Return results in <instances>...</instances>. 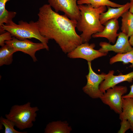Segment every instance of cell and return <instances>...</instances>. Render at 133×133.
Masks as SVG:
<instances>
[{
	"mask_svg": "<svg viewBox=\"0 0 133 133\" xmlns=\"http://www.w3.org/2000/svg\"><path fill=\"white\" fill-rule=\"evenodd\" d=\"M100 98L104 104L119 114L122 111V96L127 92L126 86H115L106 90Z\"/></svg>",
	"mask_w": 133,
	"mask_h": 133,
	"instance_id": "cell-5",
	"label": "cell"
},
{
	"mask_svg": "<svg viewBox=\"0 0 133 133\" xmlns=\"http://www.w3.org/2000/svg\"><path fill=\"white\" fill-rule=\"evenodd\" d=\"M107 10L101 13L100 15V20L101 24L103 25L111 19H118L121 17L125 12L129 11L130 7V2H127L119 7L113 8L107 6Z\"/></svg>",
	"mask_w": 133,
	"mask_h": 133,
	"instance_id": "cell-13",
	"label": "cell"
},
{
	"mask_svg": "<svg viewBox=\"0 0 133 133\" xmlns=\"http://www.w3.org/2000/svg\"><path fill=\"white\" fill-rule=\"evenodd\" d=\"M103 25L105 26L103 30L93 34L92 37L94 38H105L107 39L109 43H115L116 38L119 35V33H117L119 28L117 19H114L109 20Z\"/></svg>",
	"mask_w": 133,
	"mask_h": 133,
	"instance_id": "cell-12",
	"label": "cell"
},
{
	"mask_svg": "<svg viewBox=\"0 0 133 133\" xmlns=\"http://www.w3.org/2000/svg\"><path fill=\"white\" fill-rule=\"evenodd\" d=\"M13 36L10 33L7 31L0 34V46L1 47L4 46L5 44V42L6 41L11 40Z\"/></svg>",
	"mask_w": 133,
	"mask_h": 133,
	"instance_id": "cell-22",
	"label": "cell"
},
{
	"mask_svg": "<svg viewBox=\"0 0 133 133\" xmlns=\"http://www.w3.org/2000/svg\"><path fill=\"white\" fill-rule=\"evenodd\" d=\"M5 43L13 47L16 52L20 51L29 55L34 62L37 61L35 56L36 52L40 50L46 49L44 45L41 42L34 43L27 39L19 40L14 37L11 40L6 41Z\"/></svg>",
	"mask_w": 133,
	"mask_h": 133,
	"instance_id": "cell-7",
	"label": "cell"
},
{
	"mask_svg": "<svg viewBox=\"0 0 133 133\" xmlns=\"http://www.w3.org/2000/svg\"><path fill=\"white\" fill-rule=\"evenodd\" d=\"M0 124L3 125L5 127V133H26L27 132L18 131L14 129L15 126L14 123L12 121L2 116L0 118Z\"/></svg>",
	"mask_w": 133,
	"mask_h": 133,
	"instance_id": "cell-20",
	"label": "cell"
},
{
	"mask_svg": "<svg viewBox=\"0 0 133 133\" xmlns=\"http://www.w3.org/2000/svg\"><path fill=\"white\" fill-rule=\"evenodd\" d=\"M121 127L118 133H124L131 129V125L129 122L126 119L123 118L121 120Z\"/></svg>",
	"mask_w": 133,
	"mask_h": 133,
	"instance_id": "cell-21",
	"label": "cell"
},
{
	"mask_svg": "<svg viewBox=\"0 0 133 133\" xmlns=\"http://www.w3.org/2000/svg\"><path fill=\"white\" fill-rule=\"evenodd\" d=\"M129 41L131 46L133 47V35L130 37Z\"/></svg>",
	"mask_w": 133,
	"mask_h": 133,
	"instance_id": "cell-25",
	"label": "cell"
},
{
	"mask_svg": "<svg viewBox=\"0 0 133 133\" xmlns=\"http://www.w3.org/2000/svg\"><path fill=\"white\" fill-rule=\"evenodd\" d=\"M5 31L9 32L13 37L19 40L36 39L44 45L46 50H49L48 44L49 39L41 35L36 21H31L28 23L21 20L16 24L12 21L8 24H3L0 28V33Z\"/></svg>",
	"mask_w": 133,
	"mask_h": 133,
	"instance_id": "cell-3",
	"label": "cell"
},
{
	"mask_svg": "<svg viewBox=\"0 0 133 133\" xmlns=\"http://www.w3.org/2000/svg\"><path fill=\"white\" fill-rule=\"evenodd\" d=\"M130 91L129 93L127 94L123 95L122 96V98H133V84L130 86Z\"/></svg>",
	"mask_w": 133,
	"mask_h": 133,
	"instance_id": "cell-23",
	"label": "cell"
},
{
	"mask_svg": "<svg viewBox=\"0 0 133 133\" xmlns=\"http://www.w3.org/2000/svg\"><path fill=\"white\" fill-rule=\"evenodd\" d=\"M78 6L81 16L76 28L82 32L80 35L82 43L88 42L93 34L103 30L105 26L100 23V16L101 13L105 12L106 7L103 6L95 8L89 4L78 5Z\"/></svg>",
	"mask_w": 133,
	"mask_h": 133,
	"instance_id": "cell-2",
	"label": "cell"
},
{
	"mask_svg": "<svg viewBox=\"0 0 133 133\" xmlns=\"http://www.w3.org/2000/svg\"><path fill=\"white\" fill-rule=\"evenodd\" d=\"M116 43L113 45L110 43L101 42L99 43L101 48L99 50L101 52L108 53L109 51H113L117 53H125L131 51L133 47L131 45L128 40L129 37L121 32L119 35Z\"/></svg>",
	"mask_w": 133,
	"mask_h": 133,
	"instance_id": "cell-10",
	"label": "cell"
},
{
	"mask_svg": "<svg viewBox=\"0 0 133 133\" xmlns=\"http://www.w3.org/2000/svg\"><path fill=\"white\" fill-rule=\"evenodd\" d=\"M51 7L46 4L39 9L36 22L39 32L43 36L54 40L62 51L68 53L83 43L76 31L77 21L59 14Z\"/></svg>",
	"mask_w": 133,
	"mask_h": 133,
	"instance_id": "cell-1",
	"label": "cell"
},
{
	"mask_svg": "<svg viewBox=\"0 0 133 133\" xmlns=\"http://www.w3.org/2000/svg\"><path fill=\"white\" fill-rule=\"evenodd\" d=\"M66 122L54 121L49 123L45 129V133H69L71 130Z\"/></svg>",
	"mask_w": 133,
	"mask_h": 133,
	"instance_id": "cell-17",
	"label": "cell"
},
{
	"mask_svg": "<svg viewBox=\"0 0 133 133\" xmlns=\"http://www.w3.org/2000/svg\"><path fill=\"white\" fill-rule=\"evenodd\" d=\"M78 0H48V2L56 12H63L70 19L78 21L81 16Z\"/></svg>",
	"mask_w": 133,
	"mask_h": 133,
	"instance_id": "cell-9",
	"label": "cell"
},
{
	"mask_svg": "<svg viewBox=\"0 0 133 133\" xmlns=\"http://www.w3.org/2000/svg\"><path fill=\"white\" fill-rule=\"evenodd\" d=\"M16 52L14 49L7 44L1 47L0 49V66L9 65L13 61V55Z\"/></svg>",
	"mask_w": 133,
	"mask_h": 133,
	"instance_id": "cell-15",
	"label": "cell"
},
{
	"mask_svg": "<svg viewBox=\"0 0 133 133\" xmlns=\"http://www.w3.org/2000/svg\"><path fill=\"white\" fill-rule=\"evenodd\" d=\"M31 104L28 102L23 105H13L9 113L5 115V117L13 121L15 126L20 130L31 128L33 122L36 120V112L39 109L36 106L31 107Z\"/></svg>",
	"mask_w": 133,
	"mask_h": 133,
	"instance_id": "cell-4",
	"label": "cell"
},
{
	"mask_svg": "<svg viewBox=\"0 0 133 133\" xmlns=\"http://www.w3.org/2000/svg\"><path fill=\"white\" fill-rule=\"evenodd\" d=\"M91 62H88L89 72L86 76L87 80L86 85L83 88L85 93L93 99L100 98L103 94L99 89V86L105 79L106 74L96 73L93 70Z\"/></svg>",
	"mask_w": 133,
	"mask_h": 133,
	"instance_id": "cell-6",
	"label": "cell"
},
{
	"mask_svg": "<svg viewBox=\"0 0 133 133\" xmlns=\"http://www.w3.org/2000/svg\"><path fill=\"white\" fill-rule=\"evenodd\" d=\"M121 29L129 37L133 35V15L129 11L121 16Z\"/></svg>",
	"mask_w": 133,
	"mask_h": 133,
	"instance_id": "cell-16",
	"label": "cell"
},
{
	"mask_svg": "<svg viewBox=\"0 0 133 133\" xmlns=\"http://www.w3.org/2000/svg\"><path fill=\"white\" fill-rule=\"evenodd\" d=\"M114 71L110 70L106 74L104 80L99 86L100 91L103 93L108 89L112 87L123 82L131 83L133 80V71L128 74H123L120 73L118 75H114Z\"/></svg>",
	"mask_w": 133,
	"mask_h": 133,
	"instance_id": "cell-11",
	"label": "cell"
},
{
	"mask_svg": "<svg viewBox=\"0 0 133 133\" xmlns=\"http://www.w3.org/2000/svg\"><path fill=\"white\" fill-rule=\"evenodd\" d=\"M77 4L78 5L89 4L95 8H98L103 6L118 8L123 5L117 4L109 0H78Z\"/></svg>",
	"mask_w": 133,
	"mask_h": 133,
	"instance_id": "cell-18",
	"label": "cell"
},
{
	"mask_svg": "<svg viewBox=\"0 0 133 133\" xmlns=\"http://www.w3.org/2000/svg\"><path fill=\"white\" fill-rule=\"evenodd\" d=\"M95 46L94 43L89 44L88 42L82 43L67 53V57L72 59H83L86 60L87 62H91L96 59L107 55V53L94 49Z\"/></svg>",
	"mask_w": 133,
	"mask_h": 133,
	"instance_id": "cell-8",
	"label": "cell"
},
{
	"mask_svg": "<svg viewBox=\"0 0 133 133\" xmlns=\"http://www.w3.org/2000/svg\"><path fill=\"white\" fill-rule=\"evenodd\" d=\"M130 8L129 11L133 15V0H130Z\"/></svg>",
	"mask_w": 133,
	"mask_h": 133,
	"instance_id": "cell-24",
	"label": "cell"
},
{
	"mask_svg": "<svg viewBox=\"0 0 133 133\" xmlns=\"http://www.w3.org/2000/svg\"><path fill=\"white\" fill-rule=\"evenodd\" d=\"M122 111L119 114V118L126 119L130 124L131 131L133 132V98H122Z\"/></svg>",
	"mask_w": 133,
	"mask_h": 133,
	"instance_id": "cell-14",
	"label": "cell"
},
{
	"mask_svg": "<svg viewBox=\"0 0 133 133\" xmlns=\"http://www.w3.org/2000/svg\"><path fill=\"white\" fill-rule=\"evenodd\" d=\"M118 62H122L124 65L131 63L130 67H133V49L131 51L125 53H117L110 59L109 63L112 65Z\"/></svg>",
	"mask_w": 133,
	"mask_h": 133,
	"instance_id": "cell-19",
	"label": "cell"
}]
</instances>
